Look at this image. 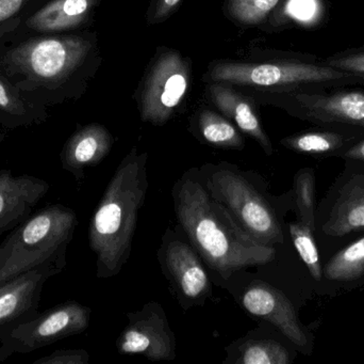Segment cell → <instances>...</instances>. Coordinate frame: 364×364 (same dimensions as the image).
<instances>
[{"label": "cell", "mask_w": 364, "mask_h": 364, "mask_svg": "<svg viewBox=\"0 0 364 364\" xmlns=\"http://www.w3.org/2000/svg\"><path fill=\"white\" fill-rule=\"evenodd\" d=\"M173 199L177 220L191 245L223 279L245 267L275 260V248L250 236L193 171L175 183Z\"/></svg>", "instance_id": "6da1fadb"}, {"label": "cell", "mask_w": 364, "mask_h": 364, "mask_svg": "<svg viewBox=\"0 0 364 364\" xmlns=\"http://www.w3.org/2000/svg\"><path fill=\"white\" fill-rule=\"evenodd\" d=\"M149 153L136 147L122 160L100 199L89 229V245L96 256V277L121 273L132 254L139 214L146 200Z\"/></svg>", "instance_id": "7a4b0ae2"}, {"label": "cell", "mask_w": 364, "mask_h": 364, "mask_svg": "<svg viewBox=\"0 0 364 364\" xmlns=\"http://www.w3.org/2000/svg\"><path fill=\"white\" fill-rule=\"evenodd\" d=\"M82 36H34L0 44V74L28 100L45 107L59 102L91 53Z\"/></svg>", "instance_id": "3957f363"}, {"label": "cell", "mask_w": 364, "mask_h": 364, "mask_svg": "<svg viewBox=\"0 0 364 364\" xmlns=\"http://www.w3.org/2000/svg\"><path fill=\"white\" fill-rule=\"evenodd\" d=\"M77 226L76 213L62 204L31 214L0 244V286L36 269L61 273Z\"/></svg>", "instance_id": "277c9868"}, {"label": "cell", "mask_w": 364, "mask_h": 364, "mask_svg": "<svg viewBox=\"0 0 364 364\" xmlns=\"http://www.w3.org/2000/svg\"><path fill=\"white\" fill-rule=\"evenodd\" d=\"M209 77L215 83L265 88L273 93L363 85L354 75L338 70L327 64L324 58L310 53L263 63L218 62L212 66Z\"/></svg>", "instance_id": "5b68a950"}, {"label": "cell", "mask_w": 364, "mask_h": 364, "mask_svg": "<svg viewBox=\"0 0 364 364\" xmlns=\"http://www.w3.org/2000/svg\"><path fill=\"white\" fill-rule=\"evenodd\" d=\"M199 179L250 236L269 247L284 244L282 224L271 203L242 173L227 164L205 165Z\"/></svg>", "instance_id": "8992f818"}, {"label": "cell", "mask_w": 364, "mask_h": 364, "mask_svg": "<svg viewBox=\"0 0 364 364\" xmlns=\"http://www.w3.org/2000/svg\"><path fill=\"white\" fill-rule=\"evenodd\" d=\"M344 162L343 171L316 205V243L325 256L364 232V162Z\"/></svg>", "instance_id": "52a82bcc"}, {"label": "cell", "mask_w": 364, "mask_h": 364, "mask_svg": "<svg viewBox=\"0 0 364 364\" xmlns=\"http://www.w3.org/2000/svg\"><path fill=\"white\" fill-rule=\"evenodd\" d=\"M273 94L276 104L304 121L364 132V90L342 87Z\"/></svg>", "instance_id": "ba28073f"}, {"label": "cell", "mask_w": 364, "mask_h": 364, "mask_svg": "<svg viewBox=\"0 0 364 364\" xmlns=\"http://www.w3.org/2000/svg\"><path fill=\"white\" fill-rule=\"evenodd\" d=\"M90 320V308L78 301H65L43 313L38 312L2 331L0 341L14 353L27 354L85 333Z\"/></svg>", "instance_id": "9c48e42d"}, {"label": "cell", "mask_w": 364, "mask_h": 364, "mask_svg": "<svg viewBox=\"0 0 364 364\" xmlns=\"http://www.w3.org/2000/svg\"><path fill=\"white\" fill-rule=\"evenodd\" d=\"M190 64L177 51L166 49L151 62L141 88L139 108L143 121L164 125L188 92Z\"/></svg>", "instance_id": "30bf717a"}, {"label": "cell", "mask_w": 364, "mask_h": 364, "mask_svg": "<svg viewBox=\"0 0 364 364\" xmlns=\"http://www.w3.org/2000/svg\"><path fill=\"white\" fill-rule=\"evenodd\" d=\"M158 260L173 295L184 310L205 305L211 296V281L200 256L192 245L175 235L170 236L168 232L162 239Z\"/></svg>", "instance_id": "8fae6325"}, {"label": "cell", "mask_w": 364, "mask_h": 364, "mask_svg": "<svg viewBox=\"0 0 364 364\" xmlns=\"http://www.w3.org/2000/svg\"><path fill=\"white\" fill-rule=\"evenodd\" d=\"M127 326L117 341L121 355H140L151 361L176 358V338L161 305L147 303L141 311L127 313Z\"/></svg>", "instance_id": "7c38bea8"}, {"label": "cell", "mask_w": 364, "mask_h": 364, "mask_svg": "<svg viewBox=\"0 0 364 364\" xmlns=\"http://www.w3.org/2000/svg\"><path fill=\"white\" fill-rule=\"evenodd\" d=\"M242 306L248 313L274 325L297 350L311 354L314 338L301 325L294 306L282 291L264 282H254L244 293Z\"/></svg>", "instance_id": "4fadbf2b"}, {"label": "cell", "mask_w": 364, "mask_h": 364, "mask_svg": "<svg viewBox=\"0 0 364 364\" xmlns=\"http://www.w3.org/2000/svg\"><path fill=\"white\" fill-rule=\"evenodd\" d=\"M49 184L31 175L15 177L0 171V234L27 219L48 192Z\"/></svg>", "instance_id": "5bb4252c"}, {"label": "cell", "mask_w": 364, "mask_h": 364, "mask_svg": "<svg viewBox=\"0 0 364 364\" xmlns=\"http://www.w3.org/2000/svg\"><path fill=\"white\" fill-rule=\"evenodd\" d=\"M58 271L40 269L15 278L0 294V333L38 313L45 282Z\"/></svg>", "instance_id": "9a60e30c"}, {"label": "cell", "mask_w": 364, "mask_h": 364, "mask_svg": "<svg viewBox=\"0 0 364 364\" xmlns=\"http://www.w3.org/2000/svg\"><path fill=\"white\" fill-rule=\"evenodd\" d=\"M112 145V136L105 126H83L66 141L61 153L62 167L81 181L85 169L97 166L110 153Z\"/></svg>", "instance_id": "2e32d148"}, {"label": "cell", "mask_w": 364, "mask_h": 364, "mask_svg": "<svg viewBox=\"0 0 364 364\" xmlns=\"http://www.w3.org/2000/svg\"><path fill=\"white\" fill-rule=\"evenodd\" d=\"M364 286V235L338 249L323 264L318 288L324 295H336Z\"/></svg>", "instance_id": "e0dca14e"}, {"label": "cell", "mask_w": 364, "mask_h": 364, "mask_svg": "<svg viewBox=\"0 0 364 364\" xmlns=\"http://www.w3.org/2000/svg\"><path fill=\"white\" fill-rule=\"evenodd\" d=\"M305 130L282 139L280 145L295 153L318 157H341L342 154L364 137V132L335 128Z\"/></svg>", "instance_id": "ac0fdd59"}, {"label": "cell", "mask_w": 364, "mask_h": 364, "mask_svg": "<svg viewBox=\"0 0 364 364\" xmlns=\"http://www.w3.org/2000/svg\"><path fill=\"white\" fill-rule=\"evenodd\" d=\"M210 96L215 106L227 117L233 120L240 130L252 136L262 147L267 155L271 156L274 149L269 136L265 134L250 100L223 83L210 85Z\"/></svg>", "instance_id": "d6986e66"}, {"label": "cell", "mask_w": 364, "mask_h": 364, "mask_svg": "<svg viewBox=\"0 0 364 364\" xmlns=\"http://www.w3.org/2000/svg\"><path fill=\"white\" fill-rule=\"evenodd\" d=\"M97 0H51L26 21V27L51 33L74 29L82 25Z\"/></svg>", "instance_id": "ffe728a7"}, {"label": "cell", "mask_w": 364, "mask_h": 364, "mask_svg": "<svg viewBox=\"0 0 364 364\" xmlns=\"http://www.w3.org/2000/svg\"><path fill=\"white\" fill-rule=\"evenodd\" d=\"M46 119L45 107L28 100L0 74V123L9 128L41 123Z\"/></svg>", "instance_id": "44dd1931"}, {"label": "cell", "mask_w": 364, "mask_h": 364, "mask_svg": "<svg viewBox=\"0 0 364 364\" xmlns=\"http://www.w3.org/2000/svg\"><path fill=\"white\" fill-rule=\"evenodd\" d=\"M233 364H290L294 356L280 342L272 339H247L233 348Z\"/></svg>", "instance_id": "7402d4cb"}, {"label": "cell", "mask_w": 364, "mask_h": 364, "mask_svg": "<svg viewBox=\"0 0 364 364\" xmlns=\"http://www.w3.org/2000/svg\"><path fill=\"white\" fill-rule=\"evenodd\" d=\"M198 128L201 138L214 147L242 150L245 145V139L237 128L214 111L203 110L200 113Z\"/></svg>", "instance_id": "603a6c76"}, {"label": "cell", "mask_w": 364, "mask_h": 364, "mask_svg": "<svg viewBox=\"0 0 364 364\" xmlns=\"http://www.w3.org/2000/svg\"><path fill=\"white\" fill-rule=\"evenodd\" d=\"M289 232H290L293 245L307 266L312 279L318 284V286H320L323 278V265L318 243H316V230L297 220L289 224Z\"/></svg>", "instance_id": "cb8c5ba5"}, {"label": "cell", "mask_w": 364, "mask_h": 364, "mask_svg": "<svg viewBox=\"0 0 364 364\" xmlns=\"http://www.w3.org/2000/svg\"><path fill=\"white\" fill-rule=\"evenodd\" d=\"M294 199L297 219L316 230V173L314 169H301L295 175Z\"/></svg>", "instance_id": "d4e9b609"}, {"label": "cell", "mask_w": 364, "mask_h": 364, "mask_svg": "<svg viewBox=\"0 0 364 364\" xmlns=\"http://www.w3.org/2000/svg\"><path fill=\"white\" fill-rule=\"evenodd\" d=\"M40 0H0V42L33 14Z\"/></svg>", "instance_id": "484cf974"}, {"label": "cell", "mask_w": 364, "mask_h": 364, "mask_svg": "<svg viewBox=\"0 0 364 364\" xmlns=\"http://www.w3.org/2000/svg\"><path fill=\"white\" fill-rule=\"evenodd\" d=\"M280 1L282 0H229V11L241 23L257 25L264 21Z\"/></svg>", "instance_id": "4316f807"}, {"label": "cell", "mask_w": 364, "mask_h": 364, "mask_svg": "<svg viewBox=\"0 0 364 364\" xmlns=\"http://www.w3.org/2000/svg\"><path fill=\"white\" fill-rule=\"evenodd\" d=\"M324 60L329 66L354 75L363 81L364 85V46L338 51Z\"/></svg>", "instance_id": "83f0119b"}, {"label": "cell", "mask_w": 364, "mask_h": 364, "mask_svg": "<svg viewBox=\"0 0 364 364\" xmlns=\"http://www.w3.org/2000/svg\"><path fill=\"white\" fill-rule=\"evenodd\" d=\"M90 355L85 350H59L42 357L33 364H87Z\"/></svg>", "instance_id": "f1b7e54d"}, {"label": "cell", "mask_w": 364, "mask_h": 364, "mask_svg": "<svg viewBox=\"0 0 364 364\" xmlns=\"http://www.w3.org/2000/svg\"><path fill=\"white\" fill-rule=\"evenodd\" d=\"M181 2V0H157L149 17L151 23H158L166 19L168 15L174 12Z\"/></svg>", "instance_id": "f546056e"}, {"label": "cell", "mask_w": 364, "mask_h": 364, "mask_svg": "<svg viewBox=\"0 0 364 364\" xmlns=\"http://www.w3.org/2000/svg\"><path fill=\"white\" fill-rule=\"evenodd\" d=\"M341 160H356L364 162V137L357 141L350 149L346 150L341 155Z\"/></svg>", "instance_id": "4dcf8cb0"}, {"label": "cell", "mask_w": 364, "mask_h": 364, "mask_svg": "<svg viewBox=\"0 0 364 364\" xmlns=\"http://www.w3.org/2000/svg\"><path fill=\"white\" fill-rule=\"evenodd\" d=\"M12 354H14V352L10 348H8L6 344H2L1 348H0V363L6 360Z\"/></svg>", "instance_id": "1f68e13d"}, {"label": "cell", "mask_w": 364, "mask_h": 364, "mask_svg": "<svg viewBox=\"0 0 364 364\" xmlns=\"http://www.w3.org/2000/svg\"><path fill=\"white\" fill-rule=\"evenodd\" d=\"M12 281V280H11ZM9 281L8 284H4V286H0V294H1L2 292H4V290H6V288H8L9 284H10V282Z\"/></svg>", "instance_id": "d6a6232c"}, {"label": "cell", "mask_w": 364, "mask_h": 364, "mask_svg": "<svg viewBox=\"0 0 364 364\" xmlns=\"http://www.w3.org/2000/svg\"><path fill=\"white\" fill-rule=\"evenodd\" d=\"M4 132H0V143H1V141L4 140Z\"/></svg>", "instance_id": "836d02e7"}]
</instances>
